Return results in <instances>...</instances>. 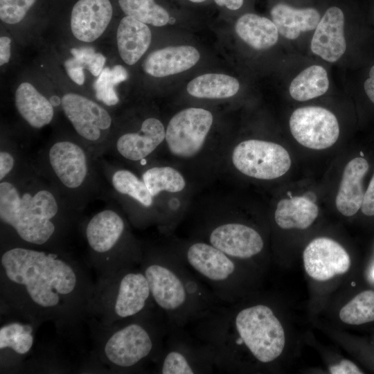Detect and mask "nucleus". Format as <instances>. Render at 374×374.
I'll return each instance as SVG.
<instances>
[{"label":"nucleus","mask_w":374,"mask_h":374,"mask_svg":"<svg viewBox=\"0 0 374 374\" xmlns=\"http://www.w3.org/2000/svg\"><path fill=\"white\" fill-rule=\"evenodd\" d=\"M96 161L81 141L57 139L40 154L39 170L69 206L80 208L96 184Z\"/></svg>","instance_id":"0eeeda50"},{"label":"nucleus","mask_w":374,"mask_h":374,"mask_svg":"<svg viewBox=\"0 0 374 374\" xmlns=\"http://www.w3.org/2000/svg\"><path fill=\"white\" fill-rule=\"evenodd\" d=\"M235 30L240 39L256 50L270 48L278 39V31L274 22L253 13L242 15L235 23Z\"/></svg>","instance_id":"bb28decb"},{"label":"nucleus","mask_w":374,"mask_h":374,"mask_svg":"<svg viewBox=\"0 0 374 374\" xmlns=\"http://www.w3.org/2000/svg\"><path fill=\"white\" fill-rule=\"evenodd\" d=\"M116 41L121 58L125 64L133 65L148 49L152 33L147 24L125 15L118 26Z\"/></svg>","instance_id":"5701e85b"},{"label":"nucleus","mask_w":374,"mask_h":374,"mask_svg":"<svg viewBox=\"0 0 374 374\" xmlns=\"http://www.w3.org/2000/svg\"><path fill=\"white\" fill-rule=\"evenodd\" d=\"M303 258L308 274L319 281L346 273L350 265L346 251L338 242L328 238L312 240L305 247Z\"/></svg>","instance_id":"dca6fc26"},{"label":"nucleus","mask_w":374,"mask_h":374,"mask_svg":"<svg viewBox=\"0 0 374 374\" xmlns=\"http://www.w3.org/2000/svg\"><path fill=\"white\" fill-rule=\"evenodd\" d=\"M188 1H190L191 2H193V3H201V2H203V1H204L206 0H188Z\"/></svg>","instance_id":"c03bdc74"},{"label":"nucleus","mask_w":374,"mask_h":374,"mask_svg":"<svg viewBox=\"0 0 374 374\" xmlns=\"http://www.w3.org/2000/svg\"><path fill=\"white\" fill-rule=\"evenodd\" d=\"M128 73L125 68L120 64L112 69L105 67L93 82L96 98L107 106H114L118 103L119 98L114 87L125 81Z\"/></svg>","instance_id":"473e14b6"},{"label":"nucleus","mask_w":374,"mask_h":374,"mask_svg":"<svg viewBox=\"0 0 374 374\" xmlns=\"http://www.w3.org/2000/svg\"><path fill=\"white\" fill-rule=\"evenodd\" d=\"M139 265L100 276L87 314L96 321V328L109 327L155 306L145 276L136 267Z\"/></svg>","instance_id":"423d86ee"},{"label":"nucleus","mask_w":374,"mask_h":374,"mask_svg":"<svg viewBox=\"0 0 374 374\" xmlns=\"http://www.w3.org/2000/svg\"><path fill=\"white\" fill-rule=\"evenodd\" d=\"M194 323V335L212 348L220 371L243 346L255 359L267 364L280 355L285 344L280 321L264 304L235 310L222 303Z\"/></svg>","instance_id":"f03ea898"},{"label":"nucleus","mask_w":374,"mask_h":374,"mask_svg":"<svg viewBox=\"0 0 374 374\" xmlns=\"http://www.w3.org/2000/svg\"><path fill=\"white\" fill-rule=\"evenodd\" d=\"M11 317L0 327L1 368L17 367L34 345L35 330L39 324L33 319L3 308Z\"/></svg>","instance_id":"2eb2a0df"},{"label":"nucleus","mask_w":374,"mask_h":374,"mask_svg":"<svg viewBox=\"0 0 374 374\" xmlns=\"http://www.w3.org/2000/svg\"><path fill=\"white\" fill-rule=\"evenodd\" d=\"M368 168L363 157L354 158L346 166L335 199L336 207L343 215L353 216L361 208L364 196L363 179Z\"/></svg>","instance_id":"4be33fe9"},{"label":"nucleus","mask_w":374,"mask_h":374,"mask_svg":"<svg viewBox=\"0 0 374 374\" xmlns=\"http://www.w3.org/2000/svg\"><path fill=\"white\" fill-rule=\"evenodd\" d=\"M11 39L7 36L0 37V65L7 64L10 58Z\"/></svg>","instance_id":"a19ab883"},{"label":"nucleus","mask_w":374,"mask_h":374,"mask_svg":"<svg viewBox=\"0 0 374 374\" xmlns=\"http://www.w3.org/2000/svg\"><path fill=\"white\" fill-rule=\"evenodd\" d=\"M361 209L367 216L374 215V173L364 193Z\"/></svg>","instance_id":"4c0bfd02"},{"label":"nucleus","mask_w":374,"mask_h":374,"mask_svg":"<svg viewBox=\"0 0 374 374\" xmlns=\"http://www.w3.org/2000/svg\"><path fill=\"white\" fill-rule=\"evenodd\" d=\"M332 374H362L363 372L352 362L344 359L339 364L330 367Z\"/></svg>","instance_id":"58836bf2"},{"label":"nucleus","mask_w":374,"mask_h":374,"mask_svg":"<svg viewBox=\"0 0 374 374\" xmlns=\"http://www.w3.org/2000/svg\"><path fill=\"white\" fill-rule=\"evenodd\" d=\"M37 0H0V19L9 25L20 23Z\"/></svg>","instance_id":"f704fd0d"},{"label":"nucleus","mask_w":374,"mask_h":374,"mask_svg":"<svg viewBox=\"0 0 374 374\" xmlns=\"http://www.w3.org/2000/svg\"><path fill=\"white\" fill-rule=\"evenodd\" d=\"M368 75L369 77L364 82V88L368 98L374 103V65L371 67Z\"/></svg>","instance_id":"79ce46f5"},{"label":"nucleus","mask_w":374,"mask_h":374,"mask_svg":"<svg viewBox=\"0 0 374 374\" xmlns=\"http://www.w3.org/2000/svg\"><path fill=\"white\" fill-rule=\"evenodd\" d=\"M15 105L21 118L35 129L46 126L54 116V106L50 100L28 82H24L17 87Z\"/></svg>","instance_id":"b1692460"},{"label":"nucleus","mask_w":374,"mask_h":374,"mask_svg":"<svg viewBox=\"0 0 374 374\" xmlns=\"http://www.w3.org/2000/svg\"><path fill=\"white\" fill-rule=\"evenodd\" d=\"M106 57L100 53H96L91 62L87 66V70L98 77L104 69Z\"/></svg>","instance_id":"ea45409f"},{"label":"nucleus","mask_w":374,"mask_h":374,"mask_svg":"<svg viewBox=\"0 0 374 374\" xmlns=\"http://www.w3.org/2000/svg\"><path fill=\"white\" fill-rule=\"evenodd\" d=\"M344 15L337 7L328 8L315 28L312 51L329 62L337 61L345 53Z\"/></svg>","instance_id":"aec40b11"},{"label":"nucleus","mask_w":374,"mask_h":374,"mask_svg":"<svg viewBox=\"0 0 374 374\" xmlns=\"http://www.w3.org/2000/svg\"><path fill=\"white\" fill-rule=\"evenodd\" d=\"M63 202L38 175L17 172L0 182L1 224L21 244L53 249L69 222Z\"/></svg>","instance_id":"7ed1b4c3"},{"label":"nucleus","mask_w":374,"mask_h":374,"mask_svg":"<svg viewBox=\"0 0 374 374\" xmlns=\"http://www.w3.org/2000/svg\"><path fill=\"white\" fill-rule=\"evenodd\" d=\"M109 183L118 194L132 198L145 208L150 207L154 203V197L143 180L129 170H113L109 176Z\"/></svg>","instance_id":"c756f323"},{"label":"nucleus","mask_w":374,"mask_h":374,"mask_svg":"<svg viewBox=\"0 0 374 374\" xmlns=\"http://www.w3.org/2000/svg\"><path fill=\"white\" fill-rule=\"evenodd\" d=\"M208 243L235 260H248L259 254L264 241L253 228L238 222H226L213 228Z\"/></svg>","instance_id":"f3484780"},{"label":"nucleus","mask_w":374,"mask_h":374,"mask_svg":"<svg viewBox=\"0 0 374 374\" xmlns=\"http://www.w3.org/2000/svg\"><path fill=\"white\" fill-rule=\"evenodd\" d=\"M232 162L242 174L265 180L283 176L291 166V158L285 148L273 142L257 139L238 144L232 152Z\"/></svg>","instance_id":"f8f14e48"},{"label":"nucleus","mask_w":374,"mask_h":374,"mask_svg":"<svg viewBox=\"0 0 374 374\" xmlns=\"http://www.w3.org/2000/svg\"><path fill=\"white\" fill-rule=\"evenodd\" d=\"M318 214V206L308 198L290 197L278 202L274 218L276 224L283 229H305L314 222Z\"/></svg>","instance_id":"a878e982"},{"label":"nucleus","mask_w":374,"mask_h":374,"mask_svg":"<svg viewBox=\"0 0 374 374\" xmlns=\"http://www.w3.org/2000/svg\"><path fill=\"white\" fill-rule=\"evenodd\" d=\"M165 138L163 123L156 118L150 117L143 121L138 132H125L118 136L111 143L107 152L112 149L124 159L142 162Z\"/></svg>","instance_id":"6ab92c4d"},{"label":"nucleus","mask_w":374,"mask_h":374,"mask_svg":"<svg viewBox=\"0 0 374 374\" xmlns=\"http://www.w3.org/2000/svg\"><path fill=\"white\" fill-rule=\"evenodd\" d=\"M169 329L166 319L154 306L109 327L96 328V355L112 370H136L157 361Z\"/></svg>","instance_id":"39448f33"},{"label":"nucleus","mask_w":374,"mask_h":374,"mask_svg":"<svg viewBox=\"0 0 374 374\" xmlns=\"http://www.w3.org/2000/svg\"><path fill=\"white\" fill-rule=\"evenodd\" d=\"M200 54L193 46H168L150 53L143 63L144 71L163 78L187 71L199 61Z\"/></svg>","instance_id":"412c9836"},{"label":"nucleus","mask_w":374,"mask_h":374,"mask_svg":"<svg viewBox=\"0 0 374 374\" xmlns=\"http://www.w3.org/2000/svg\"><path fill=\"white\" fill-rule=\"evenodd\" d=\"M184 328L170 327L162 350L155 362L156 371L161 374L210 373L214 371L212 348Z\"/></svg>","instance_id":"9b49d317"},{"label":"nucleus","mask_w":374,"mask_h":374,"mask_svg":"<svg viewBox=\"0 0 374 374\" xmlns=\"http://www.w3.org/2000/svg\"><path fill=\"white\" fill-rule=\"evenodd\" d=\"M240 89L238 80L229 75L206 73L190 80L186 87L188 93L199 98L220 99L235 95Z\"/></svg>","instance_id":"cd10ccee"},{"label":"nucleus","mask_w":374,"mask_h":374,"mask_svg":"<svg viewBox=\"0 0 374 374\" xmlns=\"http://www.w3.org/2000/svg\"><path fill=\"white\" fill-rule=\"evenodd\" d=\"M328 87L329 80L326 69L319 65H312L293 79L289 91L294 100L306 101L323 95Z\"/></svg>","instance_id":"c85d7f7f"},{"label":"nucleus","mask_w":374,"mask_h":374,"mask_svg":"<svg viewBox=\"0 0 374 374\" xmlns=\"http://www.w3.org/2000/svg\"><path fill=\"white\" fill-rule=\"evenodd\" d=\"M118 2L126 16L145 24L163 26L169 21L168 11L154 0H118Z\"/></svg>","instance_id":"2f4dec72"},{"label":"nucleus","mask_w":374,"mask_h":374,"mask_svg":"<svg viewBox=\"0 0 374 374\" xmlns=\"http://www.w3.org/2000/svg\"><path fill=\"white\" fill-rule=\"evenodd\" d=\"M290 128L298 143L314 150L331 147L339 135V123L334 114L317 106L294 110L290 118Z\"/></svg>","instance_id":"4468645a"},{"label":"nucleus","mask_w":374,"mask_h":374,"mask_svg":"<svg viewBox=\"0 0 374 374\" xmlns=\"http://www.w3.org/2000/svg\"><path fill=\"white\" fill-rule=\"evenodd\" d=\"M223 303L233 301L238 288L236 260L211 244L196 242L178 256Z\"/></svg>","instance_id":"1a4fd4ad"},{"label":"nucleus","mask_w":374,"mask_h":374,"mask_svg":"<svg viewBox=\"0 0 374 374\" xmlns=\"http://www.w3.org/2000/svg\"><path fill=\"white\" fill-rule=\"evenodd\" d=\"M142 179L154 197L162 191L180 192L186 186L182 175L169 166L152 167L143 173Z\"/></svg>","instance_id":"7c9ffc66"},{"label":"nucleus","mask_w":374,"mask_h":374,"mask_svg":"<svg viewBox=\"0 0 374 374\" xmlns=\"http://www.w3.org/2000/svg\"><path fill=\"white\" fill-rule=\"evenodd\" d=\"M84 234L91 261L100 276L141 262L142 258L122 248L126 224L115 210L107 208L94 214L86 223Z\"/></svg>","instance_id":"6e6552de"},{"label":"nucleus","mask_w":374,"mask_h":374,"mask_svg":"<svg viewBox=\"0 0 374 374\" xmlns=\"http://www.w3.org/2000/svg\"><path fill=\"white\" fill-rule=\"evenodd\" d=\"M94 285L83 266L58 249L11 244L1 253L3 308L39 324L75 328L87 317Z\"/></svg>","instance_id":"f257e3e1"},{"label":"nucleus","mask_w":374,"mask_h":374,"mask_svg":"<svg viewBox=\"0 0 374 374\" xmlns=\"http://www.w3.org/2000/svg\"><path fill=\"white\" fill-rule=\"evenodd\" d=\"M19 156L12 147L2 145L0 150V181L11 177L18 172Z\"/></svg>","instance_id":"c9c22d12"},{"label":"nucleus","mask_w":374,"mask_h":374,"mask_svg":"<svg viewBox=\"0 0 374 374\" xmlns=\"http://www.w3.org/2000/svg\"><path fill=\"white\" fill-rule=\"evenodd\" d=\"M213 121L212 114L203 108L190 107L175 114L166 130L170 152L181 158L195 156L202 150Z\"/></svg>","instance_id":"ddd939ff"},{"label":"nucleus","mask_w":374,"mask_h":374,"mask_svg":"<svg viewBox=\"0 0 374 374\" xmlns=\"http://www.w3.org/2000/svg\"><path fill=\"white\" fill-rule=\"evenodd\" d=\"M113 16L110 0H77L70 15V28L79 41L92 42L108 27Z\"/></svg>","instance_id":"a211bd4d"},{"label":"nucleus","mask_w":374,"mask_h":374,"mask_svg":"<svg viewBox=\"0 0 374 374\" xmlns=\"http://www.w3.org/2000/svg\"><path fill=\"white\" fill-rule=\"evenodd\" d=\"M372 275H373V278H374V269H373V271Z\"/></svg>","instance_id":"a18cd8bd"},{"label":"nucleus","mask_w":374,"mask_h":374,"mask_svg":"<svg viewBox=\"0 0 374 374\" xmlns=\"http://www.w3.org/2000/svg\"><path fill=\"white\" fill-rule=\"evenodd\" d=\"M62 109L80 141L93 159L107 154L113 124L109 112L99 103L79 93H66L61 98Z\"/></svg>","instance_id":"9d476101"},{"label":"nucleus","mask_w":374,"mask_h":374,"mask_svg":"<svg viewBox=\"0 0 374 374\" xmlns=\"http://www.w3.org/2000/svg\"><path fill=\"white\" fill-rule=\"evenodd\" d=\"M140 267L155 306L170 327L194 323L223 303L177 256H143Z\"/></svg>","instance_id":"20e7f679"},{"label":"nucleus","mask_w":374,"mask_h":374,"mask_svg":"<svg viewBox=\"0 0 374 374\" xmlns=\"http://www.w3.org/2000/svg\"><path fill=\"white\" fill-rule=\"evenodd\" d=\"M214 1L220 6H225L229 10H235L242 6L244 0H214Z\"/></svg>","instance_id":"37998d69"},{"label":"nucleus","mask_w":374,"mask_h":374,"mask_svg":"<svg viewBox=\"0 0 374 374\" xmlns=\"http://www.w3.org/2000/svg\"><path fill=\"white\" fill-rule=\"evenodd\" d=\"M64 66L70 79L78 85L84 82V65L73 57L66 60Z\"/></svg>","instance_id":"e433bc0d"},{"label":"nucleus","mask_w":374,"mask_h":374,"mask_svg":"<svg viewBox=\"0 0 374 374\" xmlns=\"http://www.w3.org/2000/svg\"><path fill=\"white\" fill-rule=\"evenodd\" d=\"M271 16L278 33L289 39L315 29L320 21L319 13L314 8L296 9L284 3L274 6Z\"/></svg>","instance_id":"393cba45"},{"label":"nucleus","mask_w":374,"mask_h":374,"mask_svg":"<svg viewBox=\"0 0 374 374\" xmlns=\"http://www.w3.org/2000/svg\"><path fill=\"white\" fill-rule=\"evenodd\" d=\"M341 320L347 324L360 325L374 321V292L358 294L339 312Z\"/></svg>","instance_id":"72a5a7b5"}]
</instances>
